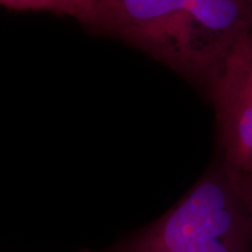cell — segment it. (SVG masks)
Wrapping results in <instances>:
<instances>
[{
  "label": "cell",
  "mask_w": 252,
  "mask_h": 252,
  "mask_svg": "<svg viewBox=\"0 0 252 252\" xmlns=\"http://www.w3.org/2000/svg\"><path fill=\"white\" fill-rule=\"evenodd\" d=\"M176 71L209 90L230 53L252 32V0H182Z\"/></svg>",
  "instance_id": "obj_2"
},
{
  "label": "cell",
  "mask_w": 252,
  "mask_h": 252,
  "mask_svg": "<svg viewBox=\"0 0 252 252\" xmlns=\"http://www.w3.org/2000/svg\"><path fill=\"white\" fill-rule=\"evenodd\" d=\"M225 169L228 172L230 179H231L232 185H234L238 195L241 196L242 201H243L245 207L248 208L249 213L252 216V174L232 172L226 167Z\"/></svg>",
  "instance_id": "obj_6"
},
{
  "label": "cell",
  "mask_w": 252,
  "mask_h": 252,
  "mask_svg": "<svg viewBox=\"0 0 252 252\" xmlns=\"http://www.w3.org/2000/svg\"><path fill=\"white\" fill-rule=\"evenodd\" d=\"M182 0H97L84 27L118 39L178 68Z\"/></svg>",
  "instance_id": "obj_3"
},
{
  "label": "cell",
  "mask_w": 252,
  "mask_h": 252,
  "mask_svg": "<svg viewBox=\"0 0 252 252\" xmlns=\"http://www.w3.org/2000/svg\"><path fill=\"white\" fill-rule=\"evenodd\" d=\"M75 252H108V250H100V251H96V250H90V249H87V250H78Z\"/></svg>",
  "instance_id": "obj_7"
},
{
  "label": "cell",
  "mask_w": 252,
  "mask_h": 252,
  "mask_svg": "<svg viewBox=\"0 0 252 252\" xmlns=\"http://www.w3.org/2000/svg\"><path fill=\"white\" fill-rule=\"evenodd\" d=\"M2 6L12 11L49 12L55 15L71 17L86 26L93 13V0H0Z\"/></svg>",
  "instance_id": "obj_5"
},
{
  "label": "cell",
  "mask_w": 252,
  "mask_h": 252,
  "mask_svg": "<svg viewBox=\"0 0 252 252\" xmlns=\"http://www.w3.org/2000/svg\"><path fill=\"white\" fill-rule=\"evenodd\" d=\"M108 252H252V216L222 160L167 212Z\"/></svg>",
  "instance_id": "obj_1"
},
{
  "label": "cell",
  "mask_w": 252,
  "mask_h": 252,
  "mask_svg": "<svg viewBox=\"0 0 252 252\" xmlns=\"http://www.w3.org/2000/svg\"><path fill=\"white\" fill-rule=\"evenodd\" d=\"M209 94L223 165L252 174V32L230 53Z\"/></svg>",
  "instance_id": "obj_4"
},
{
  "label": "cell",
  "mask_w": 252,
  "mask_h": 252,
  "mask_svg": "<svg viewBox=\"0 0 252 252\" xmlns=\"http://www.w3.org/2000/svg\"><path fill=\"white\" fill-rule=\"evenodd\" d=\"M93 1H94V2H96V1H97V0H93Z\"/></svg>",
  "instance_id": "obj_8"
}]
</instances>
